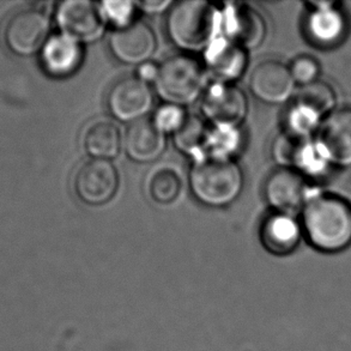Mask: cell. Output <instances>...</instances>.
Returning <instances> with one entry per match:
<instances>
[{"label": "cell", "instance_id": "cell-31", "mask_svg": "<svg viewBox=\"0 0 351 351\" xmlns=\"http://www.w3.org/2000/svg\"><path fill=\"white\" fill-rule=\"evenodd\" d=\"M158 66L152 62H147L145 64H142L141 66L137 69V78L141 81L145 82L147 84L154 83L156 80L157 73H158Z\"/></svg>", "mask_w": 351, "mask_h": 351}, {"label": "cell", "instance_id": "cell-4", "mask_svg": "<svg viewBox=\"0 0 351 351\" xmlns=\"http://www.w3.org/2000/svg\"><path fill=\"white\" fill-rule=\"evenodd\" d=\"M208 77L204 64L197 58L187 53L176 54L158 66L155 93L165 104L184 108L203 97Z\"/></svg>", "mask_w": 351, "mask_h": 351}, {"label": "cell", "instance_id": "cell-5", "mask_svg": "<svg viewBox=\"0 0 351 351\" xmlns=\"http://www.w3.org/2000/svg\"><path fill=\"white\" fill-rule=\"evenodd\" d=\"M51 32L47 12L36 5H25L8 14L3 24V38L12 52L29 56L41 51Z\"/></svg>", "mask_w": 351, "mask_h": 351}, {"label": "cell", "instance_id": "cell-23", "mask_svg": "<svg viewBox=\"0 0 351 351\" xmlns=\"http://www.w3.org/2000/svg\"><path fill=\"white\" fill-rule=\"evenodd\" d=\"M306 27L309 38L315 45L322 47H331L342 38L346 22L337 9L324 12L311 11Z\"/></svg>", "mask_w": 351, "mask_h": 351}, {"label": "cell", "instance_id": "cell-1", "mask_svg": "<svg viewBox=\"0 0 351 351\" xmlns=\"http://www.w3.org/2000/svg\"><path fill=\"white\" fill-rule=\"evenodd\" d=\"M302 228L318 251L337 253L351 245V204L336 195H317L302 208Z\"/></svg>", "mask_w": 351, "mask_h": 351}, {"label": "cell", "instance_id": "cell-22", "mask_svg": "<svg viewBox=\"0 0 351 351\" xmlns=\"http://www.w3.org/2000/svg\"><path fill=\"white\" fill-rule=\"evenodd\" d=\"M312 147L308 137L285 130L272 143L271 155L280 168L301 171Z\"/></svg>", "mask_w": 351, "mask_h": 351}, {"label": "cell", "instance_id": "cell-19", "mask_svg": "<svg viewBox=\"0 0 351 351\" xmlns=\"http://www.w3.org/2000/svg\"><path fill=\"white\" fill-rule=\"evenodd\" d=\"M300 226L289 215L275 214L267 216L261 224V241L267 252L275 256H288L299 246Z\"/></svg>", "mask_w": 351, "mask_h": 351}, {"label": "cell", "instance_id": "cell-25", "mask_svg": "<svg viewBox=\"0 0 351 351\" xmlns=\"http://www.w3.org/2000/svg\"><path fill=\"white\" fill-rule=\"evenodd\" d=\"M242 145L240 128L211 126L208 141V157L234 160Z\"/></svg>", "mask_w": 351, "mask_h": 351}, {"label": "cell", "instance_id": "cell-28", "mask_svg": "<svg viewBox=\"0 0 351 351\" xmlns=\"http://www.w3.org/2000/svg\"><path fill=\"white\" fill-rule=\"evenodd\" d=\"M285 121H287V128H285L287 131L309 137V134L318 128L320 118L318 115L314 114L313 112L295 104L294 107L287 115Z\"/></svg>", "mask_w": 351, "mask_h": 351}, {"label": "cell", "instance_id": "cell-10", "mask_svg": "<svg viewBox=\"0 0 351 351\" xmlns=\"http://www.w3.org/2000/svg\"><path fill=\"white\" fill-rule=\"evenodd\" d=\"M224 38L247 52L261 47L267 35L264 16L247 3H228L222 11Z\"/></svg>", "mask_w": 351, "mask_h": 351}, {"label": "cell", "instance_id": "cell-27", "mask_svg": "<svg viewBox=\"0 0 351 351\" xmlns=\"http://www.w3.org/2000/svg\"><path fill=\"white\" fill-rule=\"evenodd\" d=\"M187 113L179 106L165 105L157 108L152 118V123L163 134H174L182 126L187 118Z\"/></svg>", "mask_w": 351, "mask_h": 351}, {"label": "cell", "instance_id": "cell-30", "mask_svg": "<svg viewBox=\"0 0 351 351\" xmlns=\"http://www.w3.org/2000/svg\"><path fill=\"white\" fill-rule=\"evenodd\" d=\"M136 6L139 11H142L144 14H161L165 12H169L171 6L174 5L173 1L169 0H154V1H134Z\"/></svg>", "mask_w": 351, "mask_h": 351}, {"label": "cell", "instance_id": "cell-13", "mask_svg": "<svg viewBox=\"0 0 351 351\" xmlns=\"http://www.w3.org/2000/svg\"><path fill=\"white\" fill-rule=\"evenodd\" d=\"M317 147L330 163L351 166V108L335 110L324 120Z\"/></svg>", "mask_w": 351, "mask_h": 351}, {"label": "cell", "instance_id": "cell-15", "mask_svg": "<svg viewBox=\"0 0 351 351\" xmlns=\"http://www.w3.org/2000/svg\"><path fill=\"white\" fill-rule=\"evenodd\" d=\"M203 64L214 82L234 83L246 72L248 52L222 35L205 49Z\"/></svg>", "mask_w": 351, "mask_h": 351}, {"label": "cell", "instance_id": "cell-18", "mask_svg": "<svg viewBox=\"0 0 351 351\" xmlns=\"http://www.w3.org/2000/svg\"><path fill=\"white\" fill-rule=\"evenodd\" d=\"M123 138L118 125L108 119H96L86 126L82 145L91 160L112 161L119 156Z\"/></svg>", "mask_w": 351, "mask_h": 351}, {"label": "cell", "instance_id": "cell-32", "mask_svg": "<svg viewBox=\"0 0 351 351\" xmlns=\"http://www.w3.org/2000/svg\"><path fill=\"white\" fill-rule=\"evenodd\" d=\"M307 6L314 12H324V11L336 9L337 3L336 1H309L307 3Z\"/></svg>", "mask_w": 351, "mask_h": 351}, {"label": "cell", "instance_id": "cell-11", "mask_svg": "<svg viewBox=\"0 0 351 351\" xmlns=\"http://www.w3.org/2000/svg\"><path fill=\"white\" fill-rule=\"evenodd\" d=\"M108 46L113 57L125 65L141 66L152 62L157 51L156 34L142 21H134L123 28L114 29L108 36Z\"/></svg>", "mask_w": 351, "mask_h": 351}, {"label": "cell", "instance_id": "cell-2", "mask_svg": "<svg viewBox=\"0 0 351 351\" xmlns=\"http://www.w3.org/2000/svg\"><path fill=\"white\" fill-rule=\"evenodd\" d=\"M219 29H222V11L208 1H178L167 14L168 38L187 54L205 52L219 38Z\"/></svg>", "mask_w": 351, "mask_h": 351}, {"label": "cell", "instance_id": "cell-17", "mask_svg": "<svg viewBox=\"0 0 351 351\" xmlns=\"http://www.w3.org/2000/svg\"><path fill=\"white\" fill-rule=\"evenodd\" d=\"M125 152L136 163H152L158 160L167 147L166 134L152 120L143 119L128 126L123 138Z\"/></svg>", "mask_w": 351, "mask_h": 351}, {"label": "cell", "instance_id": "cell-3", "mask_svg": "<svg viewBox=\"0 0 351 351\" xmlns=\"http://www.w3.org/2000/svg\"><path fill=\"white\" fill-rule=\"evenodd\" d=\"M191 192L200 204L224 208L243 190V173L234 160L206 157L193 162L189 174Z\"/></svg>", "mask_w": 351, "mask_h": 351}, {"label": "cell", "instance_id": "cell-16", "mask_svg": "<svg viewBox=\"0 0 351 351\" xmlns=\"http://www.w3.org/2000/svg\"><path fill=\"white\" fill-rule=\"evenodd\" d=\"M83 59V45L62 33L49 36L41 49L45 70L57 78H66L78 71Z\"/></svg>", "mask_w": 351, "mask_h": 351}, {"label": "cell", "instance_id": "cell-26", "mask_svg": "<svg viewBox=\"0 0 351 351\" xmlns=\"http://www.w3.org/2000/svg\"><path fill=\"white\" fill-rule=\"evenodd\" d=\"M101 11L107 24L110 23L114 29L123 28L133 23L137 6L134 1H104L100 4Z\"/></svg>", "mask_w": 351, "mask_h": 351}, {"label": "cell", "instance_id": "cell-29", "mask_svg": "<svg viewBox=\"0 0 351 351\" xmlns=\"http://www.w3.org/2000/svg\"><path fill=\"white\" fill-rule=\"evenodd\" d=\"M289 70L295 83L304 86L318 81L320 65L311 56H300L291 62Z\"/></svg>", "mask_w": 351, "mask_h": 351}, {"label": "cell", "instance_id": "cell-20", "mask_svg": "<svg viewBox=\"0 0 351 351\" xmlns=\"http://www.w3.org/2000/svg\"><path fill=\"white\" fill-rule=\"evenodd\" d=\"M144 191L152 204L157 206L176 204L184 191L180 171L169 165L154 167L144 180Z\"/></svg>", "mask_w": 351, "mask_h": 351}, {"label": "cell", "instance_id": "cell-8", "mask_svg": "<svg viewBox=\"0 0 351 351\" xmlns=\"http://www.w3.org/2000/svg\"><path fill=\"white\" fill-rule=\"evenodd\" d=\"M119 189V173L112 161L84 162L73 178V190L82 203L101 206L114 198Z\"/></svg>", "mask_w": 351, "mask_h": 351}, {"label": "cell", "instance_id": "cell-6", "mask_svg": "<svg viewBox=\"0 0 351 351\" xmlns=\"http://www.w3.org/2000/svg\"><path fill=\"white\" fill-rule=\"evenodd\" d=\"M56 19L60 33L86 45L99 41L106 33L107 22L100 4L89 0H65L58 5Z\"/></svg>", "mask_w": 351, "mask_h": 351}, {"label": "cell", "instance_id": "cell-9", "mask_svg": "<svg viewBox=\"0 0 351 351\" xmlns=\"http://www.w3.org/2000/svg\"><path fill=\"white\" fill-rule=\"evenodd\" d=\"M154 107V93L150 86L137 77H126L110 88L107 108L110 115L121 123H133L145 118Z\"/></svg>", "mask_w": 351, "mask_h": 351}, {"label": "cell", "instance_id": "cell-14", "mask_svg": "<svg viewBox=\"0 0 351 351\" xmlns=\"http://www.w3.org/2000/svg\"><path fill=\"white\" fill-rule=\"evenodd\" d=\"M264 195L276 213L289 215L304 205L307 198L306 180L300 171L278 168L267 176Z\"/></svg>", "mask_w": 351, "mask_h": 351}, {"label": "cell", "instance_id": "cell-24", "mask_svg": "<svg viewBox=\"0 0 351 351\" xmlns=\"http://www.w3.org/2000/svg\"><path fill=\"white\" fill-rule=\"evenodd\" d=\"M296 105L313 112L322 119L335 112L337 96L332 86L323 81H315L308 86H302L296 99Z\"/></svg>", "mask_w": 351, "mask_h": 351}, {"label": "cell", "instance_id": "cell-7", "mask_svg": "<svg viewBox=\"0 0 351 351\" xmlns=\"http://www.w3.org/2000/svg\"><path fill=\"white\" fill-rule=\"evenodd\" d=\"M250 112L245 91L234 83L214 82L205 90L202 113L211 126L240 128Z\"/></svg>", "mask_w": 351, "mask_h": 351}, {"label": "cell", "instance_id": "cell-12", "mask_svg": "<svg viewBox=\"0 0 351 351\" xmlns=\"http://www.w3.org/2000/svg\"><path fill=\"white\" fill-rule=\"evenodd\" d=\"M295 83L289 67L277 60H265L256 65L250 78L253 96L267 105H282L290 100Z\"/></svg>", "mask_w": 351, "mask_h": 351}, {"label": "cell", "instance_id": "cell-21", "mask_svg": "<svg viewBox=\"0 0 351 351\" xmlns=\"http://www.w3.org/2000/svg\"><path fill=\"white\" fill-rule=\"evenodd\" d=\"M210 128L204 119L189 114L185 123L173 134L176 149L193 162L202 161L208 157V141Z\"/></svg>", "mask_w": 351, "mask_h": 351}]
</instances>
